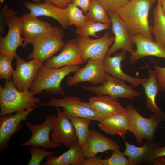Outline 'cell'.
Masks as SVG:
<instances>
[{
	"mask_svg": "<svg viewBox=\"0 0 165 165\" xmlns=\"http://www.w3.org/2000/svg\"><path fill=\"white\" fill-rule=\"evenodd\" d=\"M78 66H67L59 68H50L44 65L39 70L30 89L35 94L45 90L47 94L64 96L65 92L61 83L69 73L75 72Z\"/></svg>",
	"mask_w": 165,
	"mask_h": 165,
	"instance_id": "obj_3",
	"label": "cell"
},
{
	"mask_svg": "<svg viewBox=\"0 0 165 165\" xmlns=\"http://www.w3.org/2000/svg\"><path fill=\"white\" fill-rule=\"evenodd\" d=\"M35 108H29L16 112L14 115L11 113L0 116L1 152H2L8 146L12 135L22 128L23 125L21 122L27 121L29 115Z\"/></svg>",
	"mask_w": 165,
	"mask_h": 165,
	"instance_id": "obj_11",
	"label": "cell"
},
{
	"mask_svg": "<svg viewBox=\"0 0 165 165\" xmlns=\"http://www.w3.org/2000/svg\"><path fill=\"white\" fill-rule=\"evenodd\" d=\"M31 152V158L27 165H40L42 161L46 157L51 156L54 155V151H48L46 149L40 148L33 147L29 148Z\"/></svg>",
	"mask_w": 165,
	"mask_h": 165,
	"instance_id": "obj_33",
	"label": "cell"
},
{
	"mask_svg": "<svg viewBox=\"0 0 165 165\" xmlns=\"http://www.w3.org/2000/svg\"><path fill=\"white\" fill-rule=\"evenodd\" d=\"M120 146L94 129L90 130L86 140L81 148L85 158L95 156L99 153L111 150H120Z\"/></svg>",
	"mask_w": 165,
	"mask_h": 165,
	"instance_id": "obj_19",
	"label": "cell"
},
{
	"mask_svg": "<svg viewBox=\"0 0 165 165\" xmlns=\"http://www.w3.org/2000/svg\"><path fill=\"white\" fill-rule=\"evenodd\" d=\"M156 0H130L116 11L132 37L139 34L153 41L148 15Z\"/></svg>",
	"mask_w": 165,
	"mask_h": 165,
	"instance_id": "obj_1",
	"label": "cell"
},
{
	"mask_svg": "<svg viewBox=\"0 0 165 165\" xmlns=\"http://www.w3.org/2000/svg\"><path fill=\"white\" fill-rule=\"evenodd\" d=\"M77 39L68 40L58 55L46 61L43 65L50 68L67 66H79L84 63Z\"/></svg>",
	"mask_w": 165,
	"mask_h": 165,
	"instance_id": "obj_13",
	"label": "cell"
},
{
	"mask_svg": "<svg viewBox=\"0 0 165 165\" xmlns=\"http://www.w3.org/2000/svg\"><path fill=\"white\" fill-rule=\"evenodd\" d=\"M76 39L85 62L89 59L103 60L115 41L114 37L110 36L108 31L96 39L80 35H77Z\"/></svg>",
	"mask_w": 165,
	"mask_h": 165,
	"instance_id": "obj_8",
	"label": "cell"
},
{
	"mask_svg": "<svg viewBox=\"0 0 165 165\" xmlns=\"http://www.w3.org/2000/svg\"><path fill=\"white\" fill-rule=\"evenodd\" d=\"M17 12L13 10L12 7L9 8L7 4H5L0 11V34L4 33L5 26L8 21L12 17L16 16Z\"/></svg>",
	"mask_w": 165,
	"mask_h": 165,
	"instance_id": "obj_35",
	"label": "cell"
},
{
	"mask_svg": "<svg viewBox=\"0 0 165 165\" xmlns=\"http://www.w3.org/2000/svg\"><path fill=\"white\" fill-rule=\"evenodd\" d=\"M102 159L100 157L95 156L85 158L80 165H103Z\"/></svg>",
	"mask_w": 165,
	"mask_h": 165,
	"instance_id": "obj_39",
	"label": "cell"
},
{
	"mask_svg": "<svg viewBox=\"0 0 165 165\" xmlns=\"http://www.w3.org/2000/svg\"><path fill=\"white\" fill-rule=\"evenodd\" d=\"M160 159L162 161H163L165 164V158H163L162 157H160Z\"/></svg>",
	"mask_w": 165,
	"mask_h": 165,
	"instance_id": "obj_43",
	"label": "cell"
},
{
	"mask_svg": "<svg viewBox=\"0 0 165 165\" xmlns=\"http://www.w3.org/2000/svg\"><path fill=\"white\" fill-rule=\"evenodd\" d=\"M57 117L55 115L48 116L42 124L36 125L27 122L25 124L32 132L31 137L27 141L21 144L23 146H30L43 148H55L61 146V144L53 143L50 138L54 123Z\"/></svg>",
	"mask_w": 165,
	"mask_h": 165,
	"instance_id": "obj_12",
	"label": "cell"
},
{
	"mask_svg": "<svg viewBox=\"0 0 165 165\" xmlns=\"http://www.w3.org/2000/svg\"><path fill=\"white\" fill-rule=\"evenodd\" d=\"M64 9L69 26L73 25L77 28H79L82 27L86 22L87 18L83 14L82 10L79 9L73 3L69 4Z\"/></svg>",
	"mask_w": 165,
	"mask_h": 165,
	"instance_id": "obj_30",
	"label": "cell"
},
{
	"mask_svg": "<svg viewBox=\"0 0 165 165\" xmlns=\"http://www.w3.org/2000/svg\"><path fill=\"white\" fill-rule=\"evenodd\" d=\"M87 62L85 66L79 68L73 76L68 78L66 83L68 86L84 82H90L95 86L105 82L108 74L104 69L103 60L89 59Z\"/></svg>",
	"mask_w": 165,
	"mask_h": 165,
	"instance_id": "obj_9",
	"label": "cell"
},
{
	"mask_svg": "<svg viewBox=\"0 0 165 165\" xmlns=\"http://www.w3.org/2000/svg\"><path fill=\"white\" fill-rule=\"evenodd\" d=\"M15 58L16 68L12 75L13 82L20 91L29 90L43 64L35 59L26 61L18 55Z\"/></svg>",
	"mask_w": 165,
	"mask_h": 165,
	"instance_id": "obj_10",
	"label": "cell"
},
{
	"mask_svg": "<svg viewBox=\"0 0 165 165\" xmlns=\"http://www.w3.org/2000/svg\"><path fill=\"white\" fill-rule=\"evenodd\" d=\"M148 77L142 84L146 97V106L147 109L163 122H165V113L157 105L156 97L160 90L157 77L154 70L146 66Z\"/></svg>",
	"mask_w": 165,
	"mask_h": 165,
	"instance_id": "obj_23",
	"label": "cell"
},
{
	"mask_svg": "<svg viewBox=\"0 0 165 165\" xmlns=\"http://www.w3.org/2000/svg\"><path fill=\"white\" fill-rule=\"evenodd\" d=\"M35 3H38L44 1L48 2L60 8L65 9L69 4L72 3V0H32Z\"/></svg>",
	"mask_w": 165,
	"mask_h": 165,
	"instance_id": "obj_38",
	"label": "cell"
},
{
	"mask_svg": "<svg viewBox=\"0 0 165 165\" xmlns=\"http://www.w3.org/2000/svg\"><path fill=\"white\" fill-rule=\"evenodd\" d=\"M64 32L56 27L48 33L39 37L32 43L33 49L28 57L29 60H36L43 63L51 58L64 46Z\"/></svg>",
	"mask_w": 165,
	"mask_h": 165,
	"instance_id": "obj_4",
	"label": "cell"
},
{
	"mask_svg": "<svg viewBox=\"0 0 165 165\" xmlns=\"http://www.w3.org/2000/svg\"><path fill=\"white\" fill-rule=\"evenodd\" d=\"M57 116L50 134L51 141L55 144H63L68 148L78 143V138L71 120L56 107Z\"/></svg>",
	"mask_w": 165,
	"mask_h": 165,
	"instance_id": "obj_14",
	"label": "cell"
},
{
	"mask_svg": "<svg viewBox=\"0 0 165 165\" xmlns=\"http://www.w3.org/2000/svg\"><path fill=\"white\" fill-rule=\"evenodd\" d=\"M107 12L111 20V30L115 35L114 42L107 55H111L119 49L132 52L134 43L124 23L116 12Z\"/></svg>",
	"mask_w": 165,
	"mask_h": 165,
	"instance_id": "obj_17",
	"label": "cell"
},
{
	"mask_svg": "<svg viewBox=\"0 0 165 165\" xmlns=\"http://www.w3.org/2000/svg\"><path fill=\"white\" fill-rule=\"evenodd\" d=\"M87 20L95 22L110 24L111 21L104 7L96 0H92L86 14Z\"/></svg>",
	"mask_w": 165,
	"mask_h": 165,
	"instance_id": "obj_29",
	"label": "cell"
},
{
	"mask_svg": "<svg viewBox=\"0 0 165 165\" xmlns=\"http://www.w3.org/2000/svg\"><path fill=\"white\" fill-rule=\"evenodd\" d=\"M89 103L93 109L103 119L114 115L126 111L117 102L108 95L93 97Z\"/></svg>",
	"mask_w": 165,
	"mask_h": 165,
	"instance_id": "obj_24",
	"label": "cell"
},
{
	"mask_svg": "<svg viewBox=\"0 0 165 165\" xmlns=\"http://www.w3.org/2000/svg\"><path fill=\"white\" fill-rule=\"evenodd\" d=\"M129 126L128 131L135 136L137 142L143 144V140H154L155 130L163 121L152 114L149 118L141 116L131 104L126 106Z\"/></svg>",
	"mask_w": 165,
	"mask_h": 165,
	"instance_id": "obj_5",
	"label": "cell"
},
{
	"mask_svg": "<svg viewBox=\"0 0 165 165\" xmlns=\"http://www.w3.org/2000/svg\"><path fill=\"white\" fill-rule=\"evenodd\" d=\"M23 5L29 10L31 15L35 16L51 17L57 20L63 29H67L69 27L64 9L59 8L45 2L36 3L25 1Z\"/></svg>",
	"mask_w": 165,
	"mask_h": 165,
	"instance_id": "obj_22",
	"label": "cell"
},
{
	"mask_svg": "<svg viewBox=\"0 0 165 165\" xmlns=\"http://www.w3.org/2000/svg\"><path fill=\"white\" fill-rule=\"evenodd\" d=\"M160 127L165 128V127Z\"/></svg>",
	"mask_w": 165,
	"mask_h": 165,
	"instance_id": "obj_45",
	"label": "cell"
},
{
	"mask_svg": "<svg viewBox=\"0 0 165 165\" xmlns=\"http://www.w3.org/2000/svg\"><path fill=\"white\" fill-rule=\"evenodd\" d=\"M154 69L157 77L160 90L165 92V67L155 64Z\"/></svg>",
	"mask_w": 165,
	"mask_h": 165,
	"instance_id": "obj_37",
	"label": "cell"
},
{
	"mask_svg": "<svg viewBox=\"0 0 165 165\" xmlns=\"http://www.w3.org/2000/svg\"><path fill=\"white\" fill-rule=\"evenodd\" d=\"M35 94L29 90L20 91L12 79L6 80L0 87V116L11 114L30 108L38 107L40 99L34 97Z\"/></svg>",
	"mask_w": 165,
	"mask_h": 165,
	"instance_id": "obj_2",
	"label": "cell"
},
{
	"mask_svg": "<svg viewBox=\"0 0 165 165\" xmlns=\"http://www.w3.org/2000/svg\"><path fill=\"white\" fill-rule=\"evenodd\" d=\"M105 8L107 12H116L126 5L130 0H96Z\"/></svg>",
	"mask_w": 165,
	"mask_h": 165,
	"instance_id": "obj_36",
	"label": "cell"
},
{
	"mask_svg": "<svg viewBox=\"0 0 165 165\" xmlns=\"http://www.w3.org/2000/svg\"><path fill=\"white\" fill-rule=\"evenodd\" d=\"M22 36L26 46L39 37L54 29L56 27L39 19L30 13H24L20 17Z\"/></svg>",
	"mask_w": 165,
	"mask_h": 165,
	"instance_id": "obj_16",
	"label": "cell"
},
{
	"mask_svg": "<svg viewBox=\"0 0 165 165\" xmlns=\"http://www.w3.org/2000/svg\"><path fill=\"white\" fill-rule=\"evenodd\" d=\"M110 28V24L95 22L87 20L82 27L77 28L75 33L77 35L88 37L91 36L98 38L100 37L96 35V33Z\"/></svg>",
	"mask_w": 165,
	"mask_h": 165,
	"instance_id": "obj_31",
	"label": "cell"
},
{
	"mask_svg": "<svg viewBox=\"0 0 165 165\" xmlns=\"http://www.w3.org/2000/svg\"><path fill=\"white\" fill-rule=\"evenodd\" d=\"M154 155L156 158L165 156V145L163 147L160 146L156 148L155 150Z\"/></svg>",
	"mask_w": 165,
	"mask_h": 165,
	"instance_id": "obj_41",
	"label": "cell"
},
{
	"mask_svg": "<svg viewBox=\"0 0 165 165\" xmlns=\"http://www.w3.org/2000/svg\"><path fill=\"white\" fill-rule=\"evenodd\" d=\"M65 115L70 119L74 126L78 138V143L81 148L89 133V126L91 120L85 118Z\"/></svg>",
	"mask_w": 165,
	"mask_h": 165,
	"instance_id": "obj_28",
	"label": "cell"
},
{
	"mask_svg": "<svg viewBox=\"0 0 165 165\" xmlns=\"http://www.w3.org/2000/svg\"><path fill=\"white\" fill-rule=\"evenodd\" d=\"M15 58V56L0 53V79H4L8 80L12 79L11 78L14 71L12 66V62Z\"/></svg>",
	"mask_w": 165,
	"mask_h": 165,
	"instance_id": "obj_32",
	"label": "cell"
},
{
	"mask_svg": "<svg viewBox=\"0 0 165 165\" xmlns=\"http://www.w3.org/2000/svg\"><path fill=\"white\" fill-rule=\"evenodd\" d=\"M43 165H80L85 158L78 143L72 145L66 152L56 156L54 155L46 157Z\"/></svg>",
	"mask_w": 165,
	"mask_h": 165,
	"instance_id": "obj_26",
	"label": "cell"
},
{
	"mask_svg": "<svg viewBox=\"0 0 165 165\" xmlns=\"http://www.w3.org/2000/svg\"><path fill=\"white\" fill-rule=\"evenodd\" d=\"M44 105L62 107V112L65 115L85 118L91 121L100 122L103 120L91 108L89 102L82 101L77 96L65 95L62 98H53Z\"/></svg>",
	"mask_w": 165,
	"mask_h": 165,
	"instance_id": "obj_7",
	"label": "cell"
},
{
	"mask_svg": "<svg viewBox=\"0 0 165 165\" xmlns=\"http://www.w3.org/2000/svg\"><path fill=\"white\" fill-rule=\"evenodd\" d=\"M152 32L155 42L165 48V16L162 10L160 0H157V5L153 10Z\"/></svg>",
	"mask_w": 165,
	"mask_h": 165,
	"instance_id": "obj_27",
	"label": "cell"
},
{
	"mask_svg": "<svg viewBox=\"0 0 165 165\" xmlns=\"http://www.w3.org/2000/svg\"><path fill=\"white\" fill-rule=\"evenodd\" d=\"M146 140L144 144L141 146H136L125 141L126 147L123 153L128 157L130 165H154L158 158L154 156L155 150L161 146V144L154 140Z\"/></svg>",
	"mask_w": 165,
	"mask_h": 165,
	"instance_id": "obj_15",
	"label": "cell"
},
{
	"mask_svg": "<svg viewBox=\"0 0 165 165\" xmlns=\"http://www.w3.org/2000/svg\"><path fill=\"white\" fill-rule=\"evenodd\" d=\"M4 2V0H0V2L1 3H2Z\"/></svg>",
	"mask_w": 165,
	"mask_h": 165,
	"instance_id": "obj_44",
	"label": "cell"
},
{
	"mask_svg": "<svg viewBox=\"0 0 165 165\" xmlns=\"http://www.w3.org/2000/svg\"><path fill=\"white\" fill-rule=\"evenodd\" d=\"M110 157L102 160L103 165H130L128 158L120 150H113Z\"/></svg>",
	"mask_w": 165,
	"mask_h": 165,
	"instance_id": "obj_34",
	"label": "cell"
},
{
	"mask_svg": "<svg viewBox=\"0 0 165 165\" xmlns=\"http://www.w3.org/2000/svg\"><path fill=\"white\" fill-rule=\"evenodd\" d=\"M127 51L122 50L114 56L106 55L103 60V65L105 72L111 76L129 83L133 87H136L144 82L146 78L133 77L127 74L122 70L121 63L125 58Z\"/></svg>",
	"mask_w": 165,
	"mask_h": 165,
	"instance_id": "obj_20",
	"label": "cell"
},
{
	"mask_svg": "<svg viewBox=\"0 0 165 165\" xmlns=\"http://www.w3.org/2000/svg\"><path fill=\"white\" fill-rule=\"evenodd\" d=\"M7 33L5 37L0 36V53L16 57V51L20 46L25 48L22 36L20 17L16 15L7 22Z\"/></svg>",
	"mask_w": 165,
	"mask_h": 165,
	"instance_id": "obj_18",
	"label": "cell"
},
{
	"mask_svg": "<svg viewBox=\"0 0 165 165\" xmlns=\"http://www.w3.org/2000/svg\"><path fill=\"white\" fill-rule=\"evenodd\" d=\"M124 82L108 74L106 81L101 86H80L97 96L108 95L116 100L119 98L133 100L141 96V93L135 90L133 86L127 85Z\"/></svg>",
	"mask_w": 165,
	"mask_h": 165,
	"instance_id": "obj_6",
	"label": "cell"
},
{
	"mask_svg": "<svg viewBox=\"0 0 165 165\" xmlns=\"http://www.w3.org/2000/svg\"><path fill=\"white\" fill-rule=\"evenodd\" d=\"M162 10L165 16V0H160Z\"/></svg>",
	"mask_w": 165,
	"mask_h": 165,
	"instance_id": "obj_42",
	"label": "cell"
},
{
	"mask_svg": "<svg viewBox=\"0 0 165 165\" xmlns=\"http://www.w3.org/2000/svg\"><path fill=\"white\" fill-rule=\"evenodd\" d=\"M132 38L136 49L131 53L129 60L131 63L135 64L140 59L149 56L165 59V48L156 42L139 34L132 37Z\"/></svg>",
	"mask_w": 165,
	"mask_h": 165,
	"instance_id": "obj_21",
	"label": "cell"
},
{
	"mask_svg": "<svg viewBox=\"0 0 165 165\" xmlns=\"http://www.w3.org/2000/svg\"><path fill=\"white\" fill-rule=\"evenodd\" d=\"M100 129L112 136L120 135L123 139L128 131L129 120L126 111L116 114L99 122Z\"/></svg>",
	"mask_w": 165,
	"mask_h": 165,
	"instance_id": "obj_25",
	"label": "cell"
},
{
	"mask_svg": "<svg viewBox=\"0 0 165 165\" xmlns=\"http://www.w3.org/2000/svg\"><path fill=\"white\" fill-rule=\"evenodd\" d=\"M92 0H72V3L80 8L84 13H87Z\"/></svg>",
	"mask_w": 165,
	"mask_h": 165,
	"instance_id": "obj_40",
	"label": "cell"
}]
</instances>
